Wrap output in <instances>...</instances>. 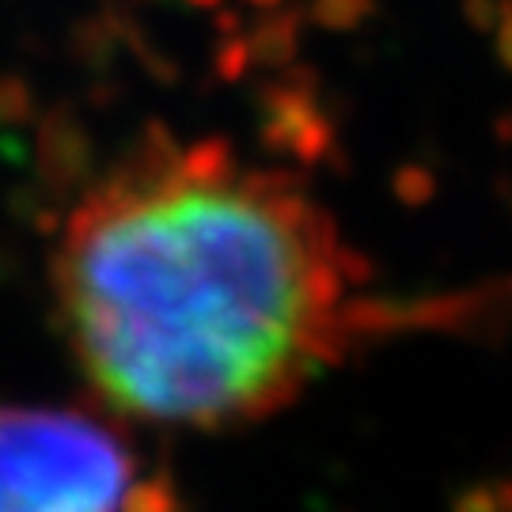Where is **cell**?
Returning a JSON list of instances; mask_svg holds the SVG:
<instances>
[{
  "mask_svg": "<svg viewBox=\"0 0 512 512\" xmlns=\"http://www.w3.org/2000/svg\"><path fill=\"white\" fill-rule=\"evenodd\" d=\"M57 319L126 425L274 418L372 327L338 224L220 141L152 137L84 190L50 258Z\"/></svg>",
  "mask_w": 512,
  "mask_h": 512,
  "instance_id": "1",
  "label": "cell"
},
{
  "mask_svg": "<svg viewBox=\"0 0 512 512\" xmlns=\"http://www.w3.org/2000/svg\"><path fill=\"white\" fill-rule=\"evenodd\" d=\"M175 494L126 421L0 403V512H171Z\"/></svg>",
  "mask_w": 512,
  "mask_h": 512,
  "instance_id": "2",
  "label": "cell"
},
{
  "mask_svg": "<svg viewBox=\"0 0 512 512\" xmlns=\"http://www.w3.org/2000/svg\"><path fill=\"white\" fill-rule=\"evenodd\" d=\"M31 107V99H27V88H23V80H0V118H23Z\"/></svg>",
  "mask_w": 512,
  "mask_h": 512,
  "instance_id": "3",
  "label": "cell"
}]
</instances>
